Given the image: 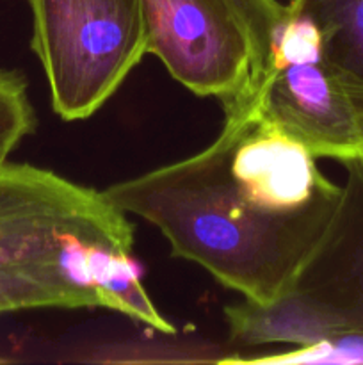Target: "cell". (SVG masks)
<instances>
[{"label": "cell", "instance_id": "obj_11", "mask_svg": "<svg viewBox=\"0 0 363 365\" xmlns=\"http://www.w3.org/2000/svg\"><path fill=\"white\" fill-rule=\"evenodd\" d=\"M251 362L283 364H363V335L331 339L312 346L295 348L287 355L263 356Z\"/></svg>", "mask_w": 363, "mask_h": 365}, {"label": "cell", "instance_id": "obj_1", "mask_svg": "<svg viewBox=\"0 0 363 365\" xmlns=\"http://www.w3.org/2000/svg\"><path fill=\"white\" fill-rule=\"evenodd\" d=\"M105 195L159 228L171 255L267 305L326 227L340 185L246 95L224 106L223 128L201 152L112 184Z\"/></svg>", "mask_w": 363, "mask_h": 365}, {"label": "cell", "instance_id": "obj_8", "mask_svg": "<svg viewBox=\"0 0 363 365\" xmlns=\"http://www.w3.org/2000/svg\"><path fill=\"white\" fill-rule=\"evenodd\" d=\"M287 7L312 20L326 56L363 81V0H292Z\"/></svg>", "mask_w": 363, "mask_h": 365}, {"label": "cell", "instance_id": "obj_7", "mask_svg": "<svg viewBox=\"0 0 363 365\" xmlns=\"http://www.w3.org/2000/svg\"><path fill=\"white\" fill-rule=\"evenodd\" d=\"M38 309H103L96 289L78 274L52 267L0 269V314Z\"/></svg>", "mask_w": 363, "mask_h": 365}, {"label": "cell", "instance_id": "obj_2", "mask_svg": "<svg viewBox=\"0 0 363 365\" xmlns=\"http://www.w3.org/2000/svg\"><path fill=\"white\" fill-rule=\"evenodd\" d=\"M132 248L128 214L105 191L32 164L0 166V269L70 271L96 289L107 310V282Z\"/></svg>", "mask_w": 363, "mask_h": 365}, {"label": "cell", "instance_id": "obj_4", "mask_svg": "<svg viewBox=\"0 0 363 365\" xmlns=\"http://www.w3.org/2000/svg\"><path fill=\"white\" fill-rule=\"evenodd\" d=\"M31 46L50 102L66 121L88 120L149 53L144 0H28Z\"/></svg>", "mask_w": 363, "mask_h": 365}, {"label": "cell", "instance_id": "obj_10", "mask_svg": "<svg viewBox=\"0 0 363 365\" xmlns=\"http://www.w3.org/2000/svg\"><path fill=\"white\" fill-rule=\"evenodd\" d=\"M230 2L233 4L251 39L253 56H255V77H253V88H255L269 64L276 31L287 18V4H281L280 0H230Z\"/></svg>", "mask_w": 363, "mask_h": 365}, {"label": "cell", "instance_id": "obj_6", "mask_svg": "<svg viewBox=\"0 0 363 365\" xmlns=\"http://www.w3.org/2000/svg\"><path fill=\"white\" fill-rule=\"evenodd\" d=\"M149 53L171 77L198 96L228 106L248 95L255 56L248 31L230 0H144Z\"/></svg>", "mask_w": 363, "mask_h": 365}, {"label": "cell", "instance_id": "obj_3", "mask_svg": "<svg viewBox=\"0 0 363 365\" xmlns=\"http://www.w3.org/2000/svg\"><path fill=\"white\" fill-rule=\"evenodd\" d=\"M335 209L276 299L224 307L237 346H312L363 335V160L345 163Z\"/></svg>", "mask_w": 363, "mask_h": 365}, {"label": "cell", "instance_id": "obj_12", "mask_svg": "<svg viewBox=\"0 0 363 365\" xmlns=\"http://www.w3.org/2000/svg\"><path fill=\"white\" fill-rule=\"evenodd\" d=\"M285 2H287V4H288V2H292V0H285Z\"/></svg>", "mask_w": 363, "mask_h": 365}, {"label": "cell", "instance_id": "obj_9", "mask_svg": "<svg viewBox=\"0 0 363 365\" xmlns=\"http://www.w3.org/2000/svg\"><path fill=\"white\" fill-rule=\"evenodd\" d=\"M36 125L38 120L28 98L27 78L16 70L0 68V166L36 130Z\"/></svg>", "mask_w": 363, "mask_h": 365}, {"label": "cell", "instance_id": "obj_5", "mask_svg": "<svg viewBox=\"0 0 363 365\" xmlns=\"http://www.w3.org/2000/svg\"><path fill=\"white\" fill-rule=\"evenodd\" d=\"M248 96L317 159L363 160V81L326 56L319 29L302 14L288 11Z\"/></svg>", "mask_w": 363, "mask_h": 365}]
</instances>
